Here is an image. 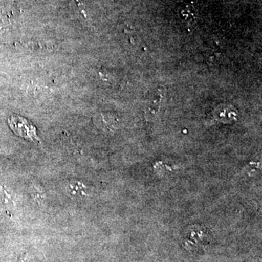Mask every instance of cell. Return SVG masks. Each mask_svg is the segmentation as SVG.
<instances>
[{"instance_id":"277c9868","label":"cell","mask_w":262,"mask_h":262,"mask_svg":"<svg viewBox=\"0 0 262 262\" xmlns=\"http://www.w3.org/2000/svg\"><path fill=\"white\" fill-rule=\"evenodd\" d=\"M20 262H33V261H32V260L30 258L24 257L23 259H22V261Z\"/></svg>"},{"instance_id":"3957f363","label":"cell","mask_w":262,"mask_h":262,"mask_svg":"<svg viewBox=\"0 0 262 262\" xmlns=\"http://www.w3.org/2000/svg\"><path fill=\"white\" fill-rule=\"evenodd\" d=\"M32 195L37 203H42L45 200L44 192L37 186H32Z\"/></svg>"},{"instance_id":"6da1fadb","label":"cell","mask_w":262,"mask_h":262,"mask_svg":"<svg viewBox=\"0 0 262 262\" xmlns=\"http://www.w3.org/2000/svg\"><path fill=\"white\" fill-rule=\"evenodd\" d=\"M11 130L17 135L32 141H38L36 127L28 120L20 116H11L8 119Z\"/></svg>"},{"instance_id":"7a4b0ae2","label":"cell","mask_w":262,"mask_h":262,"mask_svg":"<svg viewBox=\"0 0 262 262\" xmlns=\"http://www.w3.org/2000/svg\"><path fill=\"white\" fill-rule=\"evenodd\" d=\"M67 190L72 196L83 198V196L88 195L87 187L84 186L83 183L78 182V181L71 182L67 187Z\"/></svg>"}]
</instances>
